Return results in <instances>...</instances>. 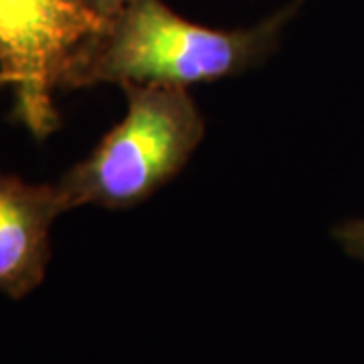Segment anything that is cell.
I'll list each match as a JSON object with an SVG mask.
<instances>
[{
	"mask_svg": "<svg viewBox=\"0 0 364 364\" xmlns=\"http://www.w3.org/2000/svg\"><path fill=\"white\" fill-rule=\"evenodd\" d=\"M0 85H14V77L4 69H0Z\"/></svg>",
	"mask_w": 364,
	"mask_h": 364,
	"instance_id": "obj_7",
	"label": "cell"
},
{
	"mask_svg": "<svg viewBox=\"0 0 364 364\" xmlns=\"http://www.w3.org/2000/svg\"><path fill=\"white\" fill-rule=\"evenodd\" d=\"M334 239L350 257L364 263V219H352L334 229Z\"/></svg>",
	"mask_w": 364,
	"mask_h": 364,
	"instance_id": "obj_5",
	"label": "cell"
},
{
	"mask_svg": "<svg viewBox=\"0 0 364 364\" xmlns=\"http://www.w3.org/2000/svg\"><path fill=\"white\" fill-rule=\"evenodd\" d=\"M126 117L59 182L67 210L81 205L130 208L174 178L205 136L186 87L126 83Z\"/></svg>",
	"mask_w": 364,
	"mask_h": 364,
	"instance_id": "obj_2",
	"label": "cell"
},
{
	"mask_svg": "<svg viewBox=\"0 0 364 364\" xmlns=\"http://www.w3.org/2000/svg\"><path fill=\"white\" fill-rule=\"evenodd\" d=\"M59 186L0 172V291L23 299L41 286L51 259V225L65 213Z\"/></svg>",
	"mask_w": 364,
	"mask_h": 364,
	"instance_id": "obj_4",
	"label": "cell"
},
{
	"mask_svg": "<svg viewBox=\"0 0 364 364\" xmlns=\"http://www.w3.org/2000/svg\"><path fill=\"white\" fill-rule=\"evenodd\" d=\"M90 2H91V6H93L97 13L109 21V18H112V16H116L122 9H126L132 0H90Z\"/></svg>",
	"mask_w": 364,
	"mask_h": 364,
	"instance_id": "obj_6",
	"label": "cell"
},
{
	"mask_svg": "<svg viewBox=\"0 0 364 364\" xmlns=\"http://www.w3.org/2000/svg\"><path fill=\"white\" fill-rule=\"evenodd\" d=\"M286 13L261 25L219 31L174 14L160 0H132L63 67L59 87L146 83L186 87L243 73L277 45Z\"/></svg>",
	"mask_w": 364,
	"mask_h": 364,
	"instance_id": "obj_1",
	"label": "cell"
},
{
	"mask_svg": "<svg viewBox=\"0 0 364 364\" xmlns=\"http://www.w3.org/2000/svg\"><path fill=\"white\" fill-rule=\"evenodd\" d=\"M105 26L90 0H0V69L14 77L16 117L35 136L57 128L63 67Z\"/></svg>",
	"mask_w": 364,
	"mask_h": 364,
	"instance_id": "obj_3",
	"label": "cell"
}]
</instances>
